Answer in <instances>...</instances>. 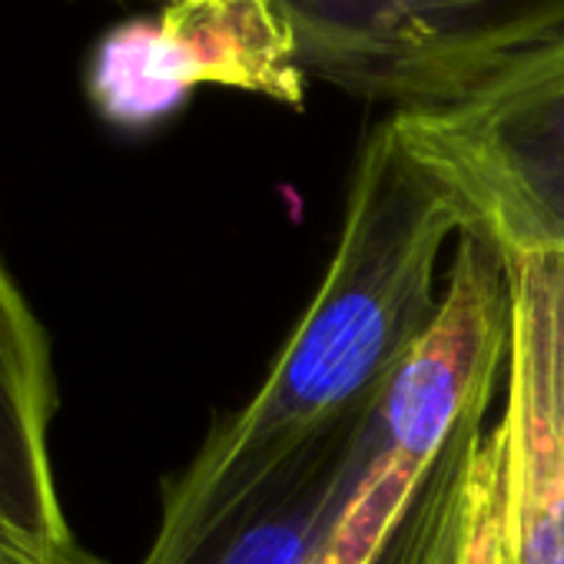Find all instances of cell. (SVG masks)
<instances>
[{
  "label": "cell",
  "instance_id": "obj_6",
  "mask_svg": "<svg viewBox=\"0 0 564 564\" xmlns=\"http://www.w3.org/2000/svg\"><path fill=\"white\" fill-rule=\"evenodd\" d=\"M51 336L0 252V524L37 564H107L74 531L54 468Z\"/></svg>",
  "mask_w": 564,
  "mask_h": 564
},
{
  "label": "cell",
  "instance_id": "obj_1",
  "mask_svg": "<svg viewBox=\"0 0 564 564\" xmlns=\"http://www.w3.org/2000/svg\"><path fill=\"white\" fill-rule=\"evenodd\" d=\"M462 219L382 120L359 147L343 229L319 290L252 399L223 415L163 485L140 564H183L329 432L379 402L438 300L442 249Z\"/></svg>",
  "mask_w": 564,
  "mask_h": 564
},
{
  "label": "cell",
  "instance_id": "obj_7",
  "mask_svg": "<svg viewBox=\"0 0 564 564\" xmlns=\"http://www.w3.org/2000/svg\"><path fill=\"white\" fill-rule=\"evenodd\" d=\"M372 409L313 445L183 564H313L362 478V438Z\"/></svg>",
  "mask_w": 564,
  "mask_h": 564
},
{
  "label": "cell",
  "instance_id": "obj_2",
  "mask_svg": "<svg viewBox=\"0 0 564 564\" xmlns=\"http://www.w3.org/2000/svg\"><path fill=\"white\" fill-rule=\"evenodd\" d=\"M508 326V256L462 232L438 310L366 422L362 478L313 564L379 561L462 415L495 392Z\"/></svg>",
  "mask_w": 564,
  "mask_h": 564
},
{
  "label": "cell",
  "instance_id": "obj_11",
  "mask_svg": "<svg viewBox=\"0 0 564 564\" xmlns=\"http://www.w3.org/2000/svg\"><path fill=\"white\" fill-rule=\"evenodd\" d=\"M471 564H505V547H501V471H498V481H495V491H491V501H488V511H485V521H481V531H478Z\"/></svg>",
  "mask_w": 564,
  "mask_h": 564
},
{
  "label": "cell",
  "instance_id": "obj_9",
  "mask_svg": "<svg viewBox=\"0 0 564 564\" xmlns=\"http://www.w3.org/2000/svg\"><path fill=\"white\" fill-rule=\"evenodd\" d=\"M488 402L491 395H481L462 415L376 564H471L501 471L498 429L481 432Z\"/></svg>",
  "mask_w": 564,
  "mask_h": 564
},
{
  "label": "cell",
  "instance_id": "obj_12",
  "mask_svg": "<svg viewBox=\"0 0 564 564\" xmlns=\"http://www.w3.org/2000/svg\"><path fill=\"white\" fill-rule=\"evenodd\" d=\"M0 554H11V557H24V561H31V564H37L28 551H24V544L4 528V524H0Z\"/></svg>",
  "mask_w": 564,
  "mask_h": 564
},
{
  "label": "cell",
  "instance_id": "obj_3",
  "mask_svg": "<svg viewBox=\"0 0 564 564\" xmlns=\"http://www.w3.org/2000/svg\"><path fill=\"white\" fill-rule=\"evenodd\" d=\"M133 4V0H117ZM163 4V0H147ZM310 80L422 110L564 44V0H275Z\"/></svg>",
  "mask_w": 564,
  "mask_h": 564
},
{
  "label": "cell",
  "instance_id": "obj_10",
  "mask_svg": "<svg viewBox=\"0 0 564 564\" xmlns=\"http://www.w3.org/2000/svg\"><path fill=\"white\" fill-rule=\"evenodd\" d=\"M87 100L104 123L123 133H147L173 120L193 97L156 14L113 24L90 51L84 74Z\"/></svg>",
  "mask_w": 564,
  "mask_h": 564
},
{
  "label": "cell",
  "instance_id": "obj_8",
  "mask_svg": "<svg viewBox=\"0 0 564 564\" xmlns=\"http://www.w3.org/2000/svg\"><path fill=\"white\" fill-rule=\"evenodd\" d=\"M156 21L193 87H229L303 110L300 37L275 0H163Z\"/></svg>",
  "mask_w": 564,
  "mask_h": 564
},
{
  "label": "cell",
  "instance_id": "obj_13",
  "mask_svg": "<svg viewBox=\"0 0 564 564\" xmlns=\"http://www.w3.org/2000/svg\"><path fill=\"white\" fill-rule=\"evenodd\" d=\"M0 564H31L24 557H11V554H0Z\"/></svg>",
  "mask_w": 564,
  "mask_h": 564
},
{
  "label": "cell",
  "instance_id": "obj_4",
  "mask_svg": "<svg viewBox=\"0 0 564 564\" xmlns=\"http://www.w3.org/2000/svg\"><path fill=\"white\" fill-rule=\"evenodd\" d=\"M389 120L455 206L462 232L505 256L564 252V44L452 104Z\"/></svg>",
  "mask_w": 564,
  "mask_h": 564
},
{
  "label": "cell",
  "instance_id": "obj_5",
  "mask_svg": "<svg viewBox=\"0 0 564 564\" xmlns=\"http://www.w3.org/2000/svg\"><path fill=\"white\" fill-rule=\"evenodd\" d=\"M505 564H564V252L508 256Z\"/></svg>",
  "mask_w": 564,
  "mask_h": 564
}]
</instances>
